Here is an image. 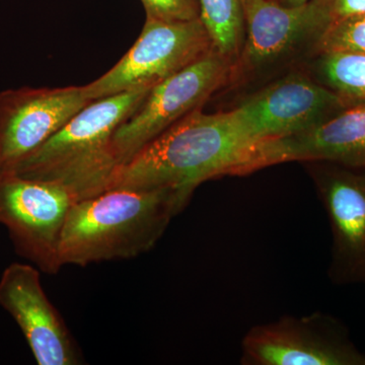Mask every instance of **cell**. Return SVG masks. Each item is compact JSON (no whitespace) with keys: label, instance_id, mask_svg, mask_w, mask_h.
Here are the masks:
<instances>
[{"label":"cell","instance_id":"1","mask_svg":"<svg viewBox=\"0 0 365 365\" xmlns=\"http://www.w3.org/2000/svg\"><path fill=\"white\" fill-rule=\"evenodd\" d=\"M259 144L235 109L215 114L195 110L122 165L111 188H170L191 199L209 180L251 174Z\"/></svg>","mask_w":365,"mask_h":365},{"label":"cell","instance_id":"2","mask_svg":"<svg viewBox=\"0 0 365 365\" xmlns=\"http://www.w3.org/2000/svg\"><path fill=\"white\" fill-rule=\"evenodd\" d=\"M189 201L170 188H111L76 201L60 235V264L86 266L148 253Z\"/></svg>","mask_w":365,"mask_h":365},{"label":"cell","instance_id":"19","mask_svg":"<svg viewBox=\"0 0 365 365\" xmlns=\"http://www.w3.org/2000/svg\"><path fill=\"white\" fill-rule=\"evenodd\" d=\"M280 4L285 6H297L306 4L309 0H277Z\"/></svg>","mask_w":365,"mask_h":365},{"label":"cell","instance_id":"14","mask_svg":"<svg viewBox=\"0 0 365 365\" xmlns=\"http://www.w3.org/2000/svg\"><path fill=\"white\" fill-rule=\"evenodd\" d=\"M200 19L216 51L232 60L241 55L246 26L242 0H199Z\"/></svg>","mask_w":365,"mask_h":365},{"label":"cell","instance_id":"3","mask_svg":"<svg viewBox=\"0 0 365 365\" xmlns=\"http://www.w3.org/2000/svg\"><path fill=\"white\" fill-rule=\"evenodd\" d=\"M151 86L98 98L79 111L13 172L59 185L78 200L111 188L120 169L113 137L140 107Z\"/></svg>","mask_w":365,"mask_h":365},{"label":"cell","instance_id":"6","mask_svg":"<svg viewBox=\"0 0 365 365\" xmlns=\"http://www.w3.org/2000/svg\"><path fill=\"white\" fill-rule=\"evenodd\" d=\"M78 201L53 182L0 170V225L16 253L47 274L58 273L59 240L69 209Z\"/></svg>","mask_w":365,"mask_h":365},{"label":"cell","instance_id":"7","mask_svg":"<svg viewBox=\"0 0 365 365\" xmlns=\"http://www.w3.org/2000/svg\"><path fill=\"white\" fill-rule=\"evenodd\" d=\"M241 347L244 365H365L345 324L319 312L254 326Z\"/></svg>","mask_w":365,"mask_h":365},{"label":"cell","instance_id":"20","mask_svg":"<svg viewBox=\"0 0 365 365\" xmlns=\"http://www.w3.org/2000/svg\"><path fill=\"white\" fill-rule=\"evenodd\" d=\"M242 1H244V0H242Z\"/></svg>","mask_w":365,"mask_h":365},{"label":"cell","instance_id":"16","mask_svg":"<svg viewBox=\"0 0 365 365\" xmlns=\"http://www.w3.org/2000/svg\"><path fill=\"white\" fill-rule=\"evenodd\" d=\"M317 48L321 54L365 53V14L331 24L317 39Z\"/></svg>","mask_w":365,"mask_h":365},{"label":"cell","instance_id":"15","mask_svg":"<svg viewBox=\"0 0 365 365\" xmlns=\"http://www.w3.org/2000/svg\"><path fill=\"white\" fill-rule=\"evenodd\" d=\"M319 72L346 109L365 106V53H323Z\"/></svg>","mask_w":365,"mask_h":365},{"label":"cell","instance_id":"12","mask_svg":"<svg viewBox=\"0 0 365 365\" xmlns=\"http://www.w3.org/2000/svg\"><path fill=\"white\" fill-rule=\"evenodd\" d=\"M246 37L241 52L242 64L266 63L312 36L319 37L330 26L326 0H309L285 6L277 0H244Z\"/></svg>","mask_w":365,"mask_h":365},{"label":"cell","instance_id":"13","mask_svg":"<svg viewBox=\"0 0 365 365\" xmlns=\"http://www.w3.org/2000/svg\"><path fill=\"white\" fill-rule=\"evenodd\" d=\"M288 162L365 168V106L346 109L311 130L259 144L252 170Z\"/></svg>","mask_w":365,"mask_h":365},{"label":"cell","instance_id":"8","mask_svg":"<svg viewBox=\"0 0 365 365\" xmlns=\"http://www.w3.org/2000/svg\"><path fill=\"white\" fill-rule=\"evenodd\" d=\"M332 232L334 284L365 285V168L309 162Z\"/></svg>","mask_w":365,"mask_h":365},{"label":"cell","instance_id":"5","mask_svg":"<svg viewBox=\"0 0 365 365\" xmlns=\"http://www.w3.org/2000/svg\"><path fill=\"white\" fill-rule=\"evenodd\" d=\"M215 49L201 19L165 21L146 18L138 39L118 63L83 86L88 100L153 88Z\"/></svg>","mask_w":365,"mask_h":365},{"label":"cell","instance_id":"18","mask_svg":"<svg viewBox=\"0 0 365 365\" xmlns=\"http://www.w3.org/2000/svg\"><path fill=\"white\" fill-rule=\"evenodd\" d=\"M331 24L365 14V0H326ZM330 24V25H331Z\"/></svg>","mask_w":365,"mask_h":365},{"label":"cell","instance_id":"4","mask_svg":"<svg viewBox=\"0 0 365 365\" xmlns=\"http://www.w3.org/2000/svg\"><path fill=\"white\" fill-rule=\"evenodd\" d=\"M234 62L215 49L153 86L140 107L123 122L113 137L120 168L170 126L195 110L234 71Z\"/></svg>","mask_w":365,"mask_h":365},{"label":"cell","instance_id":"9","mask_svg":"<svg viewBox=\"0 0 365 365\" xmlns=\"http://www.w3.org/2000/svg\"><path fill=\"white\" fill-rule=\"evenodd\" d=\"M83 86L0 93V170H13L91 104Z\"/></svg>","mask_w":365,"mask_h":365},{"label":"cell","instance_id":"17","mask_svg":"<svg viewBox=\"0 0 365 365\" xmlns=\"http://www.w3.org/2000/svg\"><path fill=\"white\" fill-rule=\"evenodd\" d=\"M146 18L165 21H190L200 19L199 0H141Z\"/></svg>","mask_w":365,"mask_h":365},{"label":"cell","instance_id":"11","mask_svg":"<svg viewBox=\"0 0 365 365\" xmlns=\"http://www.w3.org/2000/svg\"><path fill=\"white\" fill-rule=\"evenodd\" d=\"M0 307L20 327L39 365H79L83 354L46 295L35 265L11 263L0 276Z\"/></svg>","mask_w":365,"mask_h":365},{"label":"cell","instance_id":"10","mask_svg":"<svg viewBox=\"0 0 365 365\" xmlns=\"http://www.w3.org/2000/svg\"><path fill=\"white\" fill-rule=\"evenodd\" d=\"M344 110L334 91L300 74L266 86L235 108L245 130L258 143L311 130Z\"/></svg>","mask_w":365,"mask_h":365}]
</instances>
